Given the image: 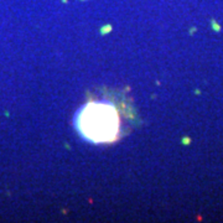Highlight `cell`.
<instances>
[{"instance_id": "1", "label": "cell", "mask_w": 223, "mask_h": 223, "mask_svg": "<svg viewBox=\"0 0 223 223\" xmlns=\"http://www.w3.org/2000/svg\"><path fill=\"white\" fill-rule=\"evenodd\" d=\"M139 124L140 118L132 98L119 89L93 91L76 114L78 133L94 144H113Z\"/></svg>"}]
</instances>
